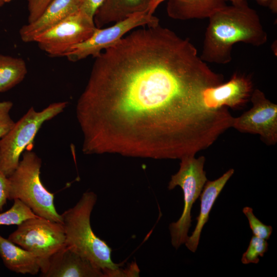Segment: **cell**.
I'll use <instances>...</instances> for the list:
<instances>
[{"mask_svg": "<svg viewBox=\"0 0 277 277\" xmlns=\"http://www.w3.org/2000/svg\"><path fill=\"white\" fill-rule=\"evenodd\" d=\"M52 0H27L28 17V23L37 19Z\"/></svg>", "mask_w": 277, "mask_h": 277, "instance_id": "cell-23", "label": "cell"}, {"mask_svg": "<svg viewBox=\"0 0 277 277\" xmlns=\"http://www.w3.org/2000/svg\"><path fill=\"white\" fill-rule=\"evenodd\" d=\"M8 239L38 258L41 274L46 271L50 257L66 245L62 224L41 217L29 219L17 225Z\"/></svg>", "mask_w": 277, "mask_h": 277, "instance_id": "cell-7", "label": "cell"}, {"mask_svg": "<svg viewBox=\"0 0 277 277\" xmlns=\"http://www.w3.org/2000/svg\"><path fill=\"white\" fill-rule=\"evenodd\" d=\"M105 0H81L80 10L93 18L96 10Z\"/></svg>", "mask_w": 277, "mask_h": 277, "instance_id": "cell-25", "label": "cell"}, {"mask_svg": "<svg viewBox=\"0 0 277 277\" xmlns=\"http://www.w3.org/2000/svg\"><path fill=\"white\" fill-rule=\"evenodd\" d=\"M41 159L31 150L23 154V158L12 174L10 183L9 200L18 199L37 216L62 223L61 215L54 204V194L49 192L40 178Z\"/></svg>", "mask_w": 277, "mask_h": 277, "instance_id": "cell-4", "label": "cell"}, {"mask_svg": "<svg viewBox=\"0 0 277 277\" xmlns=\"http://www.w3.org/2000/svg\"><path fill=\"white\" fill-rule=\"evenodd\" d=\"M0 256L5 266L12 271L35 275L41 270L39 261L33 253L1 235Z\"/></svg>", "mask_w": 277, "mask_h": 277, "instance_id": "cell-17", "label": "cell"}, {"mask_svg": "<svg viewBox=\"0 0 277 277\" xmlns=\"http://www.w3.org/2000/svg\"><path fill=\"white\" fill-rule=\"evenodd\" d=\"M134 30L95 57L76 115L85 154L181 159L231 127L204 93L224 82L188 38L160 24Z\"/></svg>", "mask_w": 277, "mask_h": 277, "instance_id": "cell-1", "label": "cell"}, {"mask_svg": "<svg viewBox=\"0 0 277 277\" xmlns=\"http://www.w3.org/2000/svg\"><path fill=\"white\" fill-rule=\"evenodd\" d=\"M234 172L230 169L222 176L214 181H207L201 193L200 211L196 217L197 223L194 231L188 236L185 244L191 252L197 248L203 227L207 222L211 210L223 188Z\"/></svg>", "mask_w": 277, "mask_h": 277, "instance_id": "cell-14", "label": "cell"}, {"mask_svg": "<svg viewBox=\"0 0 277 277\" xmlns=\"http://www.w3.org/2000/svg\"><path fill=\"white\" fill-rule=\"evenodd\" d=\"M27 73V65L23 59L0 54V92L19 84Z\"/></svg>", "mask_w": 277, "mask_h": 277, "instance_id": "cell-18", "label": "cell"}, {"mask_svg": "<svg viewBox=\"0 0 277 277\" xmlns=\"http://www.w3.org/2000/svg\"><path fill=\"white\" fill-rule=\"evenodd\" d=\"M13 0H0V7L3 6L5 4L9 3Z\"/></svg>", "mask_w": 277, "mask_h": 277, "instance_id": "cell-28", "label": "cell"}, {"mask_svg": "<svg viewBox=\"0 0 277 277\" xmlns=\"http://www.w3.org/2000/svg\"><path fill=\"white\" fill-rule=\"evenodd\" d=\"M228 0H168L167 12L169 17L178 20L209 18L227 6Z\"/></svg>", "mask_w": 277, "mask_h": 277, "instance_id": "cell-16", "label": "cell"}, {"mask_svg": "<svg viewBox=\"0 0 277 277\" xmlns=\"http://www.w3.org/2000/svg\"><path fill=\"white\" fill-rule=\"evenodd\" d=\"M96 201L95 193L85 192L73 207L61 214L66 245L102 269L106 277L124 276V269L112 260V249L91 228L90 216Z\"/></svg>", "mask_w": 277, "mask_h": 277, "instance_id": "cell-3", "label": "cell"}, {"mask_svg": "<svg viewBox=\"0 0 277 277\" xmlns=\"http://www.w3.org/2000/svg\"><path fill=\"white\" fill-rule=\"evenodd\" d=\"M166 0H152L148 7L147 12L149 14H153L157 6Z\"/></svg>", "mask_w": 277, "mask_h": 277, "instance_id": "cell-27", "label": "cell"}, {"mask_svg": "<svg viewBox=\"0 0 277 277\" xmlns=\"http://www.w3.org/2000/svg\"><path fill=\"white\" fill-rule=\"evenodd\" d=\"M243 212L248 220L253 235L266 240L269 239L272 232V227L260 221L253 214L252 208L245 207L243 209Z\"/></svg>", "mask_w": 277, "mask_h": 277, "instance_id": "cell-21", "label": "cell"}, {"mask_svg": "<svg viewBox=\"0 0 277 277\" xmlns=\"http://www.w3.org/2000/svg\"><path fill=\"white\" fill-rule=\"evenodd\" d=\"M253 90L250 77L235 73L227 82L206 89L204 98L207 105L211 109L230 107L238 109L248 102Z\"/></svg>", "mask_w": 277, "mask_h": 277, "instance_id": "cell-11", "label": "cell"}, {"mask_svg": "<svg viewBox=\"0 0 277 277\" xmlns=\"http://www.w3.org/2000/svg\"><path fill=\"white\" fill-rule=\"evenodd\" d=\"M80 3L81 0H52L37 19L21 28V39L33 42L36 35L80 10Z\"/></svg>", "mask_w": 277, "mask_h": 277, "instance_id": "cell-13", "label": "cell"}, {"mask_svg": "<svg viewBox=\"0 0 277 277\" xmlns=\"http://www.w3.org/2000/svg\"><path fill=\"white\" fill-rule=\"evenodd\" d=\"M97 27L81 10L36 35L33 42L51 57L64 56L74 46L89 38Z\"/></svg>", "mask_w": 277, "mask_h": 277, "instance_id": "cell-8", "label": "cell"}, {"mask_svg": "<svg viewBox=\"0 0 277 277\" xmlns=\"http://www.w3.org/2000/svg\"><path fill=\"white\" fill-rule=\"evenodd\" d=\"M159 24V19L147 12L134 14L112 26L96 28L87 40L71 48L64 56L75 62L89 56L94 58L103 51L113 45L131 30L140 26H153Z\"/></svg>", "mask_w": 277, "mask_h": 277, "instance_id": "cell-9", "label": "cell"}, {"mask_svg": "<svg viewBox=\"0 0 277 277\" xmlns=\"http://www.w3.org/2000/svg\"><path fill=\"white\" fill-rule=\"evenodd\" d=\"M268 242L266 240L253 235L246 251L243 254L241 262L244 264H258L260 258L267 251Z\"/></svg>", "mask_w": 277, "mask_h": 277, "instance_id": "cell-20", "label": "cell"}, {"mask_svg": "<svg viewBox=\"0 0 277 277\" xmlns=\"http://www.w3.org/2000/svg\"><path fill=\"white\" fill-rule=\"evenodd\" d=\"M180 168L172 175L168 188L172 190L180 186L183 192L184 208L177 221L169 226L172 246L177 249L185 244L188 237V231L191 225V211L193 204L200 196L207 181L204 170L205 157L197 158L194 155L184 156L180 159Z\"/></svg>", "mask_w": 277, "mask_h": 277, "instance_id": "cell-5", "label": "cell"}, {"mask_svg": "<svg viewBox=\"0 0 277 277\" xmlns=\"http://www.w3.org/2000/svg\"><path fill=\"white\" fill-rule=\"evenodd\" d=\"M152 0H105L96 10L94 22L98 28L117 23L138 13L147 12Z\"/></svg>", "mask_w": 277, "mask_h": 277, "instance_id": "cell-15", "label": "cell"}, {"mask_svg": "<svg viewBox=\"0 0 277 277\" xmlns=\"http://www.w3.org/2000/svg\"><path fill=\"white\" fill-rule=\"evenodd\" d=\"M67 104V102L53 103L40 111L31 107L0 140V170L6 176L16 169L21 155L43 124L62 112Z\"/></svg>", "mask_w": 277, "mask_h": 277, "instance_id": "cell-6", "label": "cell"}, {"mask_svg": "<svg viewBox=\"0 0 277 277\" xmlns=\"http://www.w3.org/2000/svg\"><path fill=\"white\" fill-rule=\"evenodd\" d=\"M245 0H228L232 4H239ZM258 3L269 8L273 13H277V0H256Z\"/></svg>", "mask_w": 277, "mask_h": 277, "instance_id": "cell-26", "label": "cell"}, {"mask_svg": "<svg viewBox=\"0 0 277 277\" xmlns=\"http://www.w3.org/2000/svg\"><path fill=\"white\" fill-rule=\"evenodd\" d=\"M205 34L201 58L206 63L227 64L233 46L239 42L261 46L268 39L259 14L245 0L226 6L212 14Z\"/></svg>", "mask_w": 277, "mask_h": 277, "instance_id": "cell-2", "label": "cell"}, {"mask_svg": "<svg viewBox=\"0 0 277 277\" xmlns=\"http://www.w3.org/2000/svg\"><path fill=\"white\" fill-rule=\"evenodd\" d=\"M13 103L11 101L0 102V140L13 127L15 122L12 120L10 111Z\"/></svg>", "mask_w": 277, "mask_h": 277, "instance_id": "cell-22", "label": "cell"}, {"mask_svg": "<svg viewBox=\"0 0 277 277\" xmlns=\"http://www.w3.org/2000/svg\"><path fill=\"white\" fill-rule=\"evenodd\" d=\"M10 183L8 177L0 170V212L9 199Z\"/></svg>", "mask_w": 277, "mask_h": 277, "instance_id": "cell-24", "label": "cell"}, {"mask_svg": "<svg viewBox=\"0 0 277 277\" xmlns=\"http://www.w3.org/2000/svg\"><path fill=\"white\" fill-rule=\"evenodd\" d=\"M43 277H106L104 271L65 245L50 258Z\"/></svg>", "mask_w": 277, "mask_h": 277, "instance_id": "cell-12", "label": "cell"}, {"mask_svg": "<svg viewBox=\"0 0 277 277\" xmlns=\"http://www.w3.org/2000/svg\"><path fill=\"white\" fill-rule=\"evenodd\" d=\"M250 100L252 107L234 117L232 127L238 131L259 134L267 145L277 143V105L266 98L259 89H253Z\"/></svg>", "mask_w": 277, "mask_h": 277, "instance_id": "cell-10", "label": "cell"}, {"mask_svg": "<svg viewBox=\"0 0 277 277\" xmlns=\"http://www.w3.org/2000/svg\"><path fill=\"white\" fill-rule=\"evenodd\" d=\"M14 201L11 208L0 213V226L18 225L29 219L39 217L21 200L15 199Z\"/></svg>", "mask_w": 277, "mask_h": 277, "instance_id": "cell-19", "label": "cell"}]
</instances>
